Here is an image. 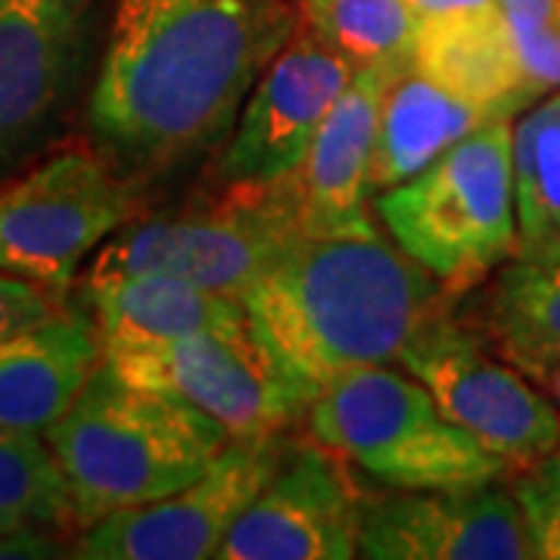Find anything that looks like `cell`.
Listing matches in <instances>:
<instances>
[{
	"mask_svg": "<svg viewBox=\"0 0 560 560\" xmlns=\"http://www.w3.org/2000/svg\"><path fill=\"white\" fill-rule=\"evenodd\" d=\"M296 25L293 0H116L88 97L94 153L140 190L212 156Z\"/></svg>",
	"mask_w": 560,
	"mask_h": 560,
	"instance_id": "1",
	"label": "cell"
},
{
	"mask_svg": "<svg viewBox=\"0 0 560 560\" xmlns=\"http://www.w3.org/2000/svg\"><path fill=\"white\" fill-rule=\"evenodd\" d=\"M452 293L399 246L377 237L290 241L243 293L253 324L305 386L393 364Z\"/></svg>",
	"mask_w": 560,
	"mask_h": 560,
	"instance_id": "2",
	"label": "cell"
},
{
	"mask_svg": "<svg viewBox=\"0 0 560 560\" xmlns=\"http://www.w3.org/2000/svg\"><path fill=\"white\" fill-rule=\"evenodd\" d=\"M44 436L60 458L81 529L178 492L231 442L197 405L131 383L106 359Z\"/></svg>",
	"mask_w": 560,
	"mask_h": 560,
	"instance_id": "3",
	"label": "cell"
},
{
	"mask_svg": "<svg viewBox=\"0 0 560 560\" xmlns=\"http://www.w3.org/2000/svg\"><path fill=\"white\" fill-rule=\"evenodd\" d=\"M401 253L458 296L521 253L514 202V119H492L420 175L377 194Z\"/></svg>",
	"mask_w": 560,
	"mask_h": 560,
	"instance_id": "4",
	"label": "cell"
},
{
	"mask_svg": "<svg viewBox=\"0 0 560 560\" xmlns=\"http://www.w3.org/2000/svg\"><path fill=\"white\" fill-rule=\"evenodd\" d=\"M302 234L296 172L271 184H215L178 212L131 219L106 237L84 280L165 275L241 300Z\"/></svg>",
	"mask_w": 560,
	"mask_h": 560,
	"instance_id": "5",
	"label": "cell"
},
{
	"mask_svg": "<svg viewBox=\"0 0 560 560\" xmlns=\"http://www.w3.org/2000/svg\"><path fill=\"white\" fill-rule=\"evenodd\" d=\"M305 420L320 445L401 492L470 489L508 474L504 460L442 415L418 377L389 364L327 383Z\"/></svg>",
	"mask_w": 560,
	"mask_h": 560,
	"instance_id": "6",
	"label": "cell"
},
{
	"mask_svg": "<svg viewBox=\"0 0 560 560\" xmlns=\"http://www.w3.org/2000/svg\"><path fill=\"white\" fill-rule=\"evenodd\" d=\"M121 377L197 405L219 420L231 440L287 433L308 418L318 393L280 361L253 324L246 305L237 315L197 330L156 352L116 355Z\"/></svg>",
	"mask_w": 560,
	"mask_h": 560,
	"instance_id": "7",
	"label": "cell"
},
{
	"mask_svg": "<svg viewBox=\"0 0 560 560\" xmlns=\"http://www.w3.org/2000/svg\"><path fill=\"white\" fill-rule=\"evenodd\" d=\"M143 190L97 153L69 150L0 187V271L69 293L81 261L138 219Z\"/></svg>",
	"mask_w": 560,
	"mask_h": 560,
	"instance_id": "8",
	"label": "cell"
},
{
	"mask_svg": "<svg viewBox=\"0 0 560 560\" xmlns=\"http://www.w3.org/2000/svg\"><path fill=\"white\" fill-rule=\"evenodd\" d=\"M399 364L436 399L442 415L482 448L521 470L560 448V408L536 383L445 312L401 349Z\"/></svg>",
	"mask_w": 560,
	"mask_h": 560,
	"instance_id": "9",
	"label": "cell"
},
{
	"mask_svg": "<svg viewBox=\"0 0 560 560\" xmlns=\"http://www.w3.org/2000/svg\"><path fill=\"white\" fill-rule=\"evenodd\" d=\"M94 57V0H0V184L60 138Z\"/></svg>",
	"mask_w": 560,
	"mask_h": 560,
	"instance_id": "10",
	"label": "cell"
},
{
	"mask_svg": "<svg viewBox=\"0 0 560 560\" xmlns=\"http://www.w3.org/2000/svg\"><path fill=\"white\" fill-rule=\"evenodd\" d=\"M283 433L231 440L194 482L150 504L121 508L84 526L81 560H209L290 455Z\"/></svg>",
	"mask_w": 560,
	"mask_h": 560,
	"instance_id": "11",
	"label": "cell"
},
{
	"mask_svg": "<svg viewBox=\"0 0 560 560\" xmlns=\"http://www.w3.org/2000/svg\"><path fill=\"white\" fill-rule=\"evenodd\" d=\"M352 79L355 66L300 22L249 94L209 180L271 184L293 175Z\"/></svg>",
	"mask_w": 560,
	"mask_h": 560,
	"instance_id": "12",
	"label": "cell"
},
{
	"mask_svg": "<svg viewBox=\"0 0 560 560\" xmlns=\"http://www.w3.org/2000/svg\"><path fill=\"white\" fill-rule=\"evenodd\" d=\"M361 508L340 455L293 442L278 474L231 526L215 560L359 558Z\"/></svg>",
	"mask_w": 560,
	"mask_h": 560,
	"instance_id": "13",
	"label": "cell"
},
{
	"mask_svg": "<svg viewBox=\"0 0 560 560\" xmlns=\"http://www.w3.org/2000/svg\"><path fill=\"white\" fill-rule=\"evenodd\" d=\"M359 558L536 560L521 508L501 480L364 501Z\"/></svg>",
	"mask_w": 560,
	"mask_h": 560,
	"instance_id": "14",
	"label": "cell"
},
{
	"mask_svg": "<svg viewBox=\"0 0 560 560\" xmlns=\"http://www.w3.org/2000/svg\"><path fill=\"white\" fill-rule=\"evenodd\" d=\"M405 66L355 69L296 168L305 237H377L371 215V162L383 101Z\"/></svg>",
	"mask_w": 560,
	"mask_h": 560,
	"instance_id": "15",
	"label": "cell"
},
{
	"mask_svg": "<svg viewBox=\"0 0 560 560\" xmlns=\"http://www.w3.org/2000/svg\"><path fill=\"white\" fill-rule=\"evenodd\" d=\"M106 359L97 324L81 305L0 346V427L47 433L75 405L84 383Z\"/></svg>",
	"mask_w": 560,
	"mask_h": 560,
	"instance_id": "16",
	"label": "cell"
},
{
	"mask_svg": "<svg viewBox=\"0 0 560 560\" xmlns=\"http://www.w3.org/2000/svg\"><path fill=\"white\" fill-rule=\"evenodd\" d=\"M411 66L445 91L511 119L545 97L523 69L501 3L420 16Z\"/></svg>",
	"mask_w": 560,
	"mask_h": 560,
	"instance_id": "17",
	"label": "cell"
},
{
	"mask_svg": "<svg viewBox=\"0 0 560 560\" xmlns=\"http://www.w3.org/2000/svg\"><path fill=\"white\" fill-rule=\"evenodd\" d=\"M81 302L97 324L106 359L156 352L243 308L241 300L165 275L84 280Z\"/></svg>",
	"mask_w": 560,
	"mask_h": 560,
	"instance_id": "18",
	"label": "cell"
},
{
	"mask_svg": "<svg viewBox=\"0 0 560 560\" xmlns=\"http://www.w3.org/2000/svg\"><path fill=\"white\" fill-rule=\"evenodd\" d=\"M492 119H511V116H499L480 103L464 101L436 81L420 75L415 66H405L383 101L374 162H371L374 194L399 187L420 175L445 150L470 138Z\"/></svg>",
	"mask_w": 560,
	"mask_h": 560,
	"instance_id": "19",
	"label": "cell"
},
{
	"mask_svg": "<svg viewBox=\"0 0 560 560\" xmlns=\"http://www.w3.org/2000/svg\"><path fill=\"white\" fill-rule=\"evenodd\" d=\"M482 340L533 374L560 364V256H514L482 293Z\"/></svg>",
	"mask_w": 560,
	"mask_h": 560,
	"instance_id": "20",
	"label": "cell"
},
{
	"mask_svg": "<svg viewBox=\"0 0 560 560\" xmlns=\"http://www.w3.org/2000/svg\"><path fill=\"white\" fill-rule=\"evenodd\" d=\"M517 256H560V116L548 94L514 119Z\"/></svg>",
	"mask_w": 560,
	"mask_h": 560,
	"instance_id": "21",
	"label": "cell"
},
{
	"mask_svg": "<svg viewBox=\"0 0 560 560\" xmlns=\"http://www.w3.org/2000/svg\"><path fill=\"white\" fill-rule=\"evenodd\" d=\"M300 22L355 69L411 66L420 32L415 0H300Z\"/></svg>",
	"mask_w": 560,
	"mask_h": 560,
	"instance_id": "22",
	"label": "cell"
},
{
	"mask_svg": "<svg viewBox=\"0 0 560 560\" xmlns=\"http://www.w3.org/2000/svg\"><path fill=\"white\" fill-rule=\"evenodd\" d=\"M69 523H75V499L47 436L0 427V533Z\"/></svg>",
	"mask_w": 560,
	"mask_h": 560,
	"instance_id": "23",
	"label": "cell"
},
{
	"mask_svg": "<svg viewBox=\"0 0 560 560\" xmlns=\"http://www.w3.org/2000/svg\"><path fill=\"white\" fill-rule=\"evenodd\" d=\"M508 486L521 508L536 560H560V448L514 470Z\"/></svg>",
	"mask_w": 560,
	"mask_h": 560,
	"instance_id": "24",
	"label": "cell"
},
{
	"mask_svg": "<svg viewBox=\"0 0 560 560\" xmlns=\"http://www.w3.org/2000/svg\"><path fill=\"white\" fill-rule=\"evenodd\" d=\"M62 305H66V296L54 293L50 287L0 271V346L13 340L22 330L57 315Z\"/></svg>",
	"mask_w": 560,
	"mask_h": 560,
	"instance_id": "25",
	"label": "cell"
},
{
	"mask_svg": "<svg viewBox=\"0 0 560 560\" xmlns=\"http://www.w3.org/2000/svg\"><path fill=\"white\" fill-rule=\"evenodd\" d=\"M511 35H514V47L521 57L523 69L529 81L539 88L541 94L560 91V32L558 28H545L536 22L511 20Z\"/></svg>",
	"mask_w": 560,
	"mask_h": 560,
	"instance_id": "26",
	"label": "cell"
},
{
	"mask_svg": "<svg viewBox=\"0 0 560 560\" xmlns=\"http://www.w3.org/2000/svg\"><path fill=\"white\" fill-rule=\"evenodd\" d=\"M66 541L54 536L50 529H16V533H0V558H66L72 551H62Z\"/></svg>",
	"mask_w": 560,
	"mask_h": 560,
	"instance_id": "27",
	"label": "cell"
},
{
	"mask_svg": "<svg viewBox=\"0 0 560 560\" xmlns=\"http://www.w3.org/2000/svg\"><path fill=\"white\" fill-rule=\"evenodd\" d=\"M499 3L511 20L536 22L560 32V0H499Z\"/></svg>",
	"mask_w": 560,
	"mask_h": 560,
	"instance_id": "28",
	"label": "cell"
},
{
	"mask_svg": "<svg viewBox=\"0 0 560 560\" xmlns=\"http://www.w3.org/2000/svg\"><path fill=\"white\" fill-rule=\"evenodd\" d=\"M529 381L539 386L541 393L548 396V399L555 401L560 408V364H548V368H539V371H533V374H526Z\"/></svg>",
	"mask_w": 560,
	"mask_h": 560,
	"instance_id": "29",
	"label": "cell"
},
{
	"mask_svg": "<svg viewBox=\"0 0 560 560\" xmlns=\"http://www.w3.org/2000/svg\"><path fill=\"white\" fill-rule=\"evenodd\" d=\"M293 3H300V0H293Z\"/></svg>",
	"mask_w": 560,
	"mask_h": 560,
	"instance_id": "30",
	"label": "cell"
}]
</instances>
